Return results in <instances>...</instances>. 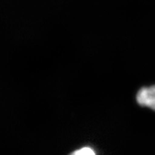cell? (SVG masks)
Segmentation results:
<instances>
[{"instance_id":"obj_1","label":"cell","mask_w":155,"mask_h":155,"mask_svg":"<svg viewBox=\"0 0 155 155\" xmlns=\"http://www.w3.org/2000/svg\"><path fill=\"white\" fill-rule=\"evenodd\" d=\"M137 101L140 105L155 110V85L140 89L137 94Z\"/></svg>"},{"instance_id":"obj_2","label":"cell","mask_w":155,"mask_h":155,"mask_svg":"<svg viewBox=\"0 0 155 155\" xmlns=\"http://www.w3.org/2000/svg\"><path fill=\"white\" fill-rule=\"evenodd\" d=\"M70 155H96V153L93 149L89 147H85L76 150Z\"/></svg>"}]
</instances>
